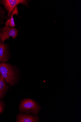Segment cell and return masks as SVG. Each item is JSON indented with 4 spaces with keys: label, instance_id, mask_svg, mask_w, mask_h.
<instances>
[{
    "label": "cell",
    "instance_id": "9",
    "mask_svg": "<svg viewBox=\"0 0 81 122\" xmlns=\"http://www.w3.org/2000/svg\"><path fill=\"white\" fill-rule=\"evenodd\" d=\"M4 109V104L2 101H0V114L3 112Z\"/></svg>",
    "mask_w": 81,
    "mask_h": 122
},
{
    "label": "cell",
    "instance_id": "2",
    "mask_svg": "<svg viewBox=\"0 0 81 122\" xmlns=\"http://www.w3.org/2000/svg\"><path fill=\"white\" fill-rule=\"evenodd\" d=\"M40 108L37 102L29 98L23 100L19 105V111L21 112L32 113L37 115Z\"/></svg>",
    "mask_w": 81,
    "mask_h": 122
},
{
    "label": "cell",
    "instance_id": "6",
    "mask_svg": "<svg viewBox=\"0 0 81 122\" xmlns=\"http://www.w3.org/2000/svg\"><path fill=\"white\" fill-rule=\"evenodd\" d=\"M8 60L5 44L0 41V62L7 61Z\"/></svg>",
    "mask_w": 81,
    "mask_h": 122
},
{
    "label": "cell",
    "instance_id": "7",
    "mask_svg": "<svg viewBox=\"0 0 81 122\" xmlns=\"http://www.w3.org/2000/svg\"><path fill=\"white\" fill-rule=\"evenodd\" d=\"M8 89L4 77L0 74V99L4 96Z\"/></svg>",
    "mask_w": 81,
    "mask_h": 122
},
{
    "label": "cell",
    "instance_id": "3",
    "mask_svg": "<svg viewBox=\"0 0 81 122\" xmlns=\"http://www.w3.org/2000/svg\"><path fill=\"white\" fill-rule=\"evenodd\" d=\"M3 1L8 11V18L10 17L14 9L19 4H22L28 6V1L25 0H5Z\"/></svg>",
    "mask_w": 81,
    "mask_h": 122
},
{
    "label": "cell",
    "instance_id": "1",
    "mask_svg": "<svg viewBox=\"0 0 81 122\" xmlns=\"http://www.w3.org/2000/svg\"><path fill=\"white\" fill-rule=\"evenodd\" d=\"M0 74L10 85L13 86L14 85L17 75L14 68L11 65L3 62L0 63Z\"/></svg>",
    "mask_w": 81,
    "mask_h": 122
},
{
    "label": "cell",
    "instance_id": "5",
    "mask_svg": "<svg viewBox=\"0 0 81 122\" xmlns=\"http://www.w3.org/2000/svg\"><path fill=\"white\" fill-rule=\"evenodd\" d=\"M39 120V117L37 116L19 114L17 116L16 121L19 122H37Z\"/></svg>",
    "mask_w": 81,
    "mask_h": 122
},
{
    "label": "cell",
    "instance_id": "4",
    "mask_svg": "<svg viewBox=\"0 0 81 122\" xmlns=\"http://www.w3.org/2000/svg\"><path fill=\"white\" fill-rule=\"evenodd\" d=\"M18 33V30L14 27L5 26L0 33V39L1 42L4 43L5 40L9 39L10 37L15 39L17 36Z\"/></svg>",
    "mask_w": 81,
    "mask_h": 122
},
{
    "label": "cell",
    "instance_id": "8",
    "mask_svg": "<svg viewBox=\"0 0 81 122\" xmlns=\"http://www.w3.org/2000/svg\"><path fill=\"white\" fill-rule=\"evenodd\" d=\"M19 13L17 7V6L14 9L12 12L10 18L8 19L6 22L5 23V25L6 26H10L12 27H14L16 26L15 25L14 21V18H13V16L14 15H18Z\"/></svg>",
    "mask_w": 81,
    "mask_h": 122
}]
</instances>
